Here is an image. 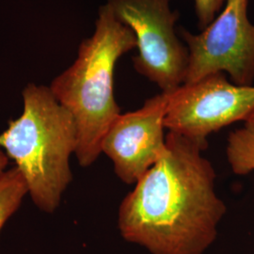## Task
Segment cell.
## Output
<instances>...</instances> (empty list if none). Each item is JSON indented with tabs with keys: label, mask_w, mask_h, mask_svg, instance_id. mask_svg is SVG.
Masks as SVG:
<instances>
[{
	"label": "cell",
	"mask_w": 254,
	"mask_h": 254,
	"mask_svg": "<svg viewBox=\"0 0 254 254\" xmlns=\"http://www.w3.org/2000/svg\"><path fill=\"white\" fill-rule=\"evenodd\" d=\"M226 155L233 173L247 175L254 172V113L244 126L232 132L227 140Z\"/></svg>",
	"instance_id": "obj_8"
},
{
	"label": "cell",
	"mask_w": 254,
	"mask_h": 254,
	"mask_svg": "<svg viewBox=\"0 0 254 254\" xmlns=\"http://www.w3.org/2000/svg\"><path fill=\"white\" fill-rule=\"evenodd\" d=\"M248 3L249 0H226L218 15L199 34L178 28L189 50L184 84L223 73L236 85L253 86L254 25L248 18Z\"/></svg>",
	"instance_id": "obj_5"
},
{
	"label": "cell",
	"mask_w": 254,
	"mask_h": 254,
	"mask_svg": "<svg viewBox=\"0 0 254 254\" xmlns=\"http://www.w3.org/2000/svg\"><path fill=\"white\" fill-rule=\"evenodd\" d=\"M8 163H9V157L3 150V148L0 146V177L6 172Z\"/></svg>",
	"instance_id": "obj_11"
},
{
	"label": "cell",
	"mask_w": 254,
	"mask_h": 254,
	"mask_svg": "<svg viewBox=\"0 0 254 254\" xmlns=\"http://www.w3.org/2000/svg\"><path fill=\"white\" fill-rule=\"evenodd\" d=\"M168 101L166 92L147 99L140 109L121 114L104 136L102 154L109 157L125 184H136L166 153Z\"/></svg>",
	"instance_id": "obj_7"
},
{
	"label": "cell",
	"mask_w": 254,
	"mask_h": 254,
	"mask_svg": "<svg viewBox=\"0 0 254 254\" xmlns=\"http://www.w3.org/2000/svg\"><path fill=\"white\" fill-rule=\"evenodd\" d=\"M254 113V86H240L225 73H212L169 93L166 129L204 149L209 135Z\"/></svg>",
	"instance_id": "obj_6"
},
{
	"label": "cell",
	"mask_w": 254,
	"mask_h": 254,
	"mask_svg": "<svg viewBox=\"0 0 254 254\" xmlns=\"http://www.w3.org/2000/svg\"><path fill=\"white\" fill-rule=\"evenodd\" d=\"M171 0H107L119 22L136 37L137 54L133 58L137 73L171 93L185 83L189 50L177 35L178 11Z\"/></svg>",
	"instance_id": "obj_4"
},
{
	"label": "cell",
	"mask_w": 254,
	"mask_h": 254,
	"mask_svg": "<svg viewBox=\"0 0 254 254\" xmlns=\"http://www.w3.org/2000/svg\"><path fill=\"white\" fill-rule=\"evenodd\" d=\"M27 194L26 182L16 167L3 173L0 177V232Z\"/></svg>",
	"instance_id": "obj_9"
},
{
	"label": "cell",
	"mask_w": 254,
	"mask_h": 254,
	"mask_svg": "<svg viewBox=\"0 0 254 254\" xmlns=\"http://www.w3.org/2000/svg\"><path fill=\"white\" fill-rule=\"evenodd\" d=\"M205 149L168 132L167 150L121 202L118 228L151 254H203L227 212Z\"/></svg>",
	"instance_id": "obj_1"
},
{
	"label": "cell",
	"mask_w": 254,
	"mask_h": 254,
	"mask_svg": "<svg viewBox=\"0 0 254 254\" xmlns=\"http://www.w3.org/2000/svg\"><path fill=\"white\" fill-rule=\"evenodd\" d=\"M22 96L23 112L0 134V146L14 161L34 204L54 213L73 179L76 127L49 87L29 83Z\"/></svg>",
	"instance_id": "obj_3"
},
{
	"label": "cell",
	"mask_w": 254,
	"mask_h": 254,
	"mask_svg": "<svg viewBox=\"0 0 254 254\" xmlns=\"http://www.w3.org/2000/svg\"><path fill=\"white\" fill-rule=\"evenodd\" d=\"M226 0H194L195 12L200 29H204L222 9Z\"/></svg>",
	"instance_id": "obj_10"
},
{
	"label": "cell",
	"mask_w": 254,
	"mask_h": 254,
	"mask_svg": "<svg viewBox=\"0 0 254 254\" xmlns=\"http://www.w3.org/2000/svg\"><path fill=\"white\" fill-rule=\"evenodd\" d=\"M135 48L133 31L105 4L98 11L93 34L80 44L74 63L49 86L74 121V155L83 168L98 159L104 136L122 114L114 94L115 68L119 60Z\"/></svg>",
	"instance_id": "obj_2"
}]
</instances>
